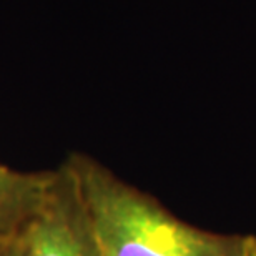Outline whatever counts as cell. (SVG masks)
<instances>
[{"label": "cell", "mask_w": 256, "mask_h": 256, "mask_svg": "<svg viewBox=\"0 0 256 256\" xmlns=\"http://www.w3.org/2000/svg\"><path fill=\"white\" fill-rule=\"evenodd\" d=\"M20 256H102L74 178L54 170L37 210L18 232Z\"/></svg>", "instance_id": "cell-2"}, {"label": "cell", "mask_w": 256, "mask_h": 256, "mask_svg": "<svg viewBox=\"0 0 256 256\" xmlns=\"http://www.w3.org/2000/svg\"><path fill=\"white\" fill-rule=\"evenodd\" d=\"M54 170L20 172L0 163V238L18 233L52 180Z\"/></svg>", "instance_id": "cell-3"}, {"label": "cell", "mask_w": 256, "mask_h": 256, "mask_svg": "<svg viewBox=\"0 0 256 256\" xmlns=\"http://www.w3.org/2000/svg\"><path fill=\"white\" fill-rule=\"evenodd\" d=\"M64 165L74 178L102 256L256 253L254 234L218 233L193 226L86 153H70Z\"/></svg>", "instance_id": "cell-1"}, {"label": "cell", "mask_w": 256, "mask_h": 256, "mask_svg": "<svg viewBox=\"0 0 256 256\" xmlns=\"http://www.w3.org/2000/svg\"><path fill=\"white\" fill-rule=\"evenodd\" d=\"M254 256H256V253H254Z\"/></svg>", "instance_id": "cell-5"}, {"label": "cell", "mask_w": 256, "mask_h": 256, "mask_svg": "<svg viewBox=\"0 0 256 256\" xmlns=\"http://www.w3.org/2000/svg\"><path fill=\"white\" fill-rule=\"evenodd\" d=\"M0 256H20L18 233L0 238Z\"/></svg>", "instance_id": "cell-4"}]
</instances>
